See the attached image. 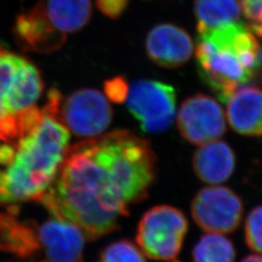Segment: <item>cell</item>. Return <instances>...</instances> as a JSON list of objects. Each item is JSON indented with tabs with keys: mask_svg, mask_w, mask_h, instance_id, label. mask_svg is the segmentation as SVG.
Listing matches in <instances>:
<instances>
[{
	"mask_svg": "<svg viewBox=\"0 0 262 262\" xmlns=\"http://www.w3.org/2000/svg\"><path fill=\"white\" fill-rule=\"evenodd\" d=\"M150 141L115 130L68 146L56 178L38 202L94 240L119 228L129 207L146 199L157 177Z\"/></svg>",
	"mask_w": 262,
	"mask_h": 262,
	"instance_id": "obj_1",
	"label": "cell"
},
{
	"mask_svg": "<svg viewBox=\"0 0 262 262\" xmlns=\"http://www.w3.org/2000/svg\"><path fill=\"white\" fill-rule=\"evenodd\" d=\"M37 125L14 146V156L0 170V204L39 201L57 175L70 139V132L44 109Z\"/></svg>",
	"mask_w": 262,
	"mask_h": 262,
	"instance_id": "obj_2",
	"label": "cell"
},
{
	"mask_svg": "<svg viewBox=\"0 0 262 262\" xmlns=\"http://www.w3.org/2000/svg\"><path fill=\"white\" fill-rule=\"evenodd\" d=\"M198 72L219 99L226 102L252 81L262 64V46L243 24L197 30Z\"/></svg>",
	"mask_w": 262,
	"mask_h": 262,
	"instance_id": "obj_3",
	"label": "cell"
},
{
	"mask_svg": "<svg viewBox=\"0 0 262 262\" xmlns=\"http://www.w3.org/2000/svg\"><path fill=\"white\" fill-rule=\"evenodd\" d=\"M92 16L91 0H41L16 20L14 34L25 50L57 51L70 33L84 28Z\"/></svg>",
	"mask_w": 262,
	"mask_h": 262,
	"instance_id": "obj_4",
	"label": "cell"
},
{
	"mask_svg": "<svg viewBox=\"0 0 262 262\" xmlns=\"http://www.w3.org/2000/svg\"><path fill=\"white\" fill-rule=\"evenodd\" d=\"M187 228V219L181 210L170 205H158L142 216L136 242L142 253L150 259L173 260L181 252Z\"/></svg>",
	"mask_w": 262,
	"mask_h": 262,
	"instance_id": "obj_5",
	"label": "cell"
},
{
	"mask_svg": "<svg viewBox=\"0 0 262 262\" xmlns=\"http://www.w3.org/2000/svg\"><path fill=\"white\" fill-rule=\"evenodd\" d=\"M127 107L142 130L159 134L172 126L176 114V92L168 84L140 80L128 90Z\"/></svg>",
	"mask_w": 262,
	"mask_h": 262,
	"instance_id": "obj_6",
	"label": "cell"
},
{
	"mask_svg": "<svg viewBox=\"0 0 262 262\" xmlns=\"http://www.w3.org/2000/svg\"><path fill=\"white\" fill-rule=\"evenodd\" d=\"M55 117L76 136L93 138L109 127L113 111L100 92L84 89L60 98Z\"/></svg>",
	"mask_w": 262,
	"mask_h": 262,
	"instance_id": "obj_7",
	"label": "cell"
},
{
	"mask_svg": "<svg viewBox=\"0 0 262 262\" xmlns=\"http://www.w3.org/2000/svg\"><path fill=\"white\" fill-rule=\"evenodd\" d=\"M191 215L209 233H232L240 226L244 213L241 197L231 188L212 185L203 187L191 201Z\"/></svg>",
	"mask_w": 262,
	"mask_h": 262,
	"instance_id": "obj_8",
	"label": "cell"
},
{
	"mask_svg": "<svg viewBox=\"0 0 262 262\" xmlns=\"http://www.w3.org/2000/svg\"><path fill=\"white\" fill-rule=\"evenodd\" d=\"M177 123L182 137L198 146L219 140L226 131L223 108L214 98L203 94H195L184 101Z\"/></svg>",
	"mask_w": 262,
	"mask_h": 262,
	"instance_id": "obj_9",
	"label": "cell"
},
{
	"mask_svg": "<svg viewBox=\"0 0 262 262\" xmlns=\"http://www.w3.org/2000/svg\"><path fill=\"white\" fill-rule=\"evenodd\" d=\"M37 231L48 262H84L85 236L78 225L52 215L38 226Z\"/></svg>",
	"mask_w": 262,
	"mask_h": 262,
	"instance_id": "obj_10",
	"label": "cell"
},
{
	"mask_svg": "<svg viewBox=\"0 0 262 262\" xmlns=\"http://www.w3.org/2000/svg\"><path fill=\"white\" fill-rule=\"evenodd\" d=\"M146 51L158 66L176 68L189 60L193 44L184 28L171 24H161L152 28L148 34Z\"/></svg>",
	"mask_w": 262,
	"mask_h": 262,
	"instance_id": "obj_11",
	"label": "cell"
},
{
	"mask_svg": "<svg viewBox=\"0 0 262 262\" xmlns=\"http://www.w3.org/2000/svg\"><path fill=\"white\" fill-rule=\"evenodd\" d=\"M226 102V117L235 132L248 137H261V90L253 85H242Z\"/></svg>",
	"mask_w": 262,
	"mask_h": 262,
	"instance_id": "obj_12",
	"label": "cell"
},
{
	"mask_svg": "<svg viewBox=\"0 0 262 262\" xmlns=\"http://www.w3.org/2000/svg\"><path fill=\"white\" fill-rule=\"evenodd\" d=\"M236 166L234 151L224 141L203 144L192 158L197 177L209 185H220L231 178Z\"/></svg>",
	"mask_w": 262,
	"mask_h": 262,
	"instance_id": "obj_13",
	"label": "cell"
},
{
	"mask_svg": "<svg viewBox=\"0 0 262 262\" xmlns=\"http://www.w3.org/2000/svg\"><path fill=\"white\" fill-rule=\"evenodd\" d=\"M13 212L0 213V250L23 259L33 257L41 249L34 223L19 221Z\"/></svg>",
	"mask_w": 262,
	"mask_h": 262,
	"instance_id": "obj_14",
	"label": "cell"
},
{
	"mask_svg": "<svg viewBox=\"0 0 262 262\" xmlns=\"http://www.w3.org/2000/svg\"><path fill=\"white\" fill-rule=\"evenodd\" d=\"M194 13L197 30L219 28L240 19L241 5L238 0H195Z\"/></svg>",
	"mask_w": 262,
	"mask_h": 262,
	"instance_id": "obj_15",
	"label": "cell"
},
{
	"mask_svg": "<svg viewBox=\"0 0 262 262\" xmlns=\"http://www.w3.org/2000/svg\"><path fill=\"white\" fill-rule=\"evenodd\" d=\"M191 255L193 262H235L236 251L224 235L208 232L198 240Z\"/></svg>",
	"mask_w": 262,
	"mask_h": 262,
	"instance_id": "obj_16",
	"label": "cell"
},
{
	"mask_svg": "<svg viewBox=\"0 0 262 262\" xmlns=\"http://www.w3.org/2000/svg\"><path fill=\"white\" fill-rule=\"evenodd\" d=\"M20 60L21 56L5 50H0V131L8 121L5 102L14 83Z\"/></svg>",
	"mask_w": 262,
	"mask_h": 262,
	"instance_id": "obj_17",
	"label": "cell"
},
{
	"mask_svg": "<svg viewBox=\"0 0 262 262\" xmlns=\"http://www.w3.org/2000/svg\"><path fill=\"white\" fill-rule=\"evenodd\" d=\"M97 262H147L139 247L127 240L110 244L100 254Z\"/></svg>",
	"mask_w": 262,
	"mask_h": 262,
	"instance_id": "obj_18",
	"label": "cell"
},
{
	"mask_svg": "<svg viewBox=\"0 0 262 262\" xmlns=\"http://www.w3.org/2000/svg\"><path fill=\"white\" fill-rule=\"evenodd\" d=\"M245 241L252 251L262 253V205L253 208L246 219Z\"/></svg>",
	"mask_w": 262,
	"mask_h": 262,
	"instance_id": "obj_19",
	"label": "cell"
},
{
	"mask_svg": "<svg viewBox=\"0 0 262 262\" xmlns=\"http://www.w3.org/2000/svg\"><path fill=\"white\" fill-rule=\"evenodd\" d=\"M240 5L250 21L247 27L254 35L262 37V0H241Z\"/></svg>",
	"mask_w": 262,
	"mask_h": 262,
	"instance_id": "obj_20",
	"label": "cell"
},
{
	"mask_svg": "<svg viewBox=\"0 0 262 262\" xmlns=\"http://www.w3.org/2000/svg\"><path fill=\"white\" fill-rule=\"evenodd\" d=\"M105 93L116 103H122L128 94V84L122 77L114 78L105 83Z\"/></svg>",
	"mask_w": 262,
	"mask_h": 262,
	"instance_id": "obj_21",
	"label": "cell"
},
{
	"mask_svg": "<svg viewBox=\"0 0 262 262\" xmlns=\"http://www.w3.org/2000/svg\"><path fill=\"white\" fill-rule=\"evenodd\" d=\"M98 9L107 17L117 19L128 5V0H96Z\"/></svg>",
	"mask_w": 262,
	"mask_h": 262,
	"instance_id": "obj_22",
	"label": "cell"
},
{
	"mask_svg": "<svg viewBox=\"0 0 262 262\" xmlns=\"http://www.w3.org/2000/svg\"><path fill=\"white\" fill-rule=\"evenodd\" d=\"M241 262H262V253L248 255Z\"/></svg>",
	"mask_w": 262,
	"mask_h": 262,
	"instance_id": "obj_23",
	"label": "cell"
},
{
	"mask_svg": "<svg viewBox=\"0 0 262 262\" xmlns=\"http://www.w3.org/2000/svg\"><path fill=\"white\" fill-rule=\"evenodd\" d=\"M41 262H48V261H41Z\"/></svg>",
	"mask_w": 262,
	"mask_h": 262,
	"instance_id": "obj_24",
	"label": "cell"
}]
</instances>
